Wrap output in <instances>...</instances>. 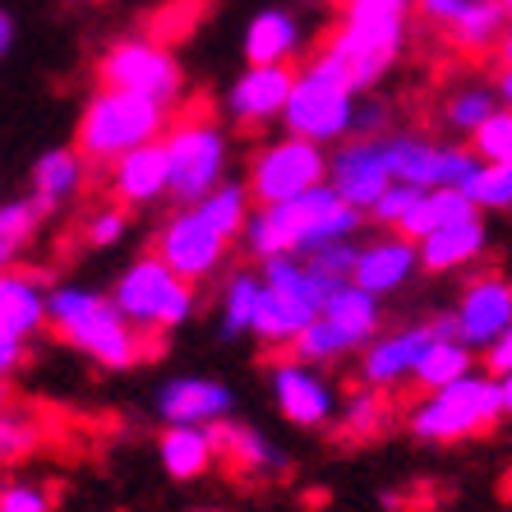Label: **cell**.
Masks as SVG:
<instances>
[{"label": "cell", "mask_w": 512, "mask_h": 512, "mask_svg": "<svg viewBox=\"0 0 512 512\" xmlns=\"http://www.w3.org/2000/svg\"><path fill=\"white\" fill-rule=\"evenodd\" d=\"M42 217L47 213L37 208L33 194L28 199H0V273L19 268V259L33 250L37 231H42Z\"/></svg>", "instance_id": "cell-33"}, {"label": "cell", "mask_w": 512, "mask_h": 512, "mask_svg": "<svg viewBox=\"0 0 512 512\" xmlns=\"http://www.w3.org/2000/svg\"><path fill=\"white\" fill-rule=\"evenodd\" d=\"M439 333H453V314H439V319L425 323H406L393 333H379L365 351H360V383H374V388H406L416 383V370L425 360L429 342Z\"/></svg>", "instance_id": "cell-15"}, {"label": "cell", "mask_w": 512, "mask_h": 512, "mask_svg": "<svg viewBox=\"0 0 512 512\" xmlns=\"http://www.w3.org/2000/svg\"><path fill=\"white\" fill-rule=\"evenodd\" d=\"M476 199L480 213H512V162H485L471 171V180L462 185Z\"/></svg>", "instance_id": "cell-37"}, {"label": "cell", "mask_w": 512, "mask_h": 512, "mask_svg": "<svg viewBox=\"0 0 512 512\" xmlns=\"http://www.w3.org/2000/svg\"><path fill=\"white\" fill-rule=\"evenodd\" d=\"M360 97L365 93L351 79H342L328 60L310 56L305 65H296V84H291V97H286L282 130L314 139L323 148H337L342 139L356 134Z\"/></svg>", "instance_id": "cell-6"}, {"label": "cell", "mask_w": 512, "mask_h": 512, "mask_svg": "<svg viewBox=\"0 0 512 512\" xmlns=\"http://www.w3.org/2000/svg\"><path fill=\"white\" fill-rule=\"evenodd\" d=\"M28 360V337H5L0 333V383H10L14 374L24 370Z\"/></svg>", "instance_id": "cell-45"}, {"label": "cell", "mask_w": 512, "mask_h": 512, "mask_svg": "<svg viewBox=\"0 0 512 512\" xmlns=\"http://www.w3.org/2000/svg\"><path fill=\"white\" fill-rule=\"evenodd\" d=\"M494 60L499 65H512V24L503 28V37H499V47H494Z\"/></svg>", "instance_id": "cell-49"}, {"label": "cell", "mask_w": 512, "mask_h": 512, "mask_svg": "<svg viewBox=\"0 0 512 512\" xmlns=\"http://www.w3.org/2000/svg\"><path fill=\"white\" fill-rule=\"evenodd\" d=\"M512 328V282L499 273L471 277L453 310V333L476 351H489Z\"/></svg>", "instance_id": "cell-18"}, {"label": "cell", "mask_w": 512, "mask_h": 512, "mask_svg": "<svg viewBox=\"0 0 512 512\" xmlns=\"http://www.w3.org/2000/svg\"><path fill=\"white\" fill-rule=\"evenodd\" d=\"M227 250H231V240L222 236L194 203H180V213H171L153 240L157 259H167L171 268H176L180 277H190V282H208V277L222 273Z\"/></svg>", "instance_id": "cell-13"}, {"label": "cell", "mask_w": 512, "mask_h": 512, "mask_svg": "<svg viewBox=\"0 0 512 512\" xmlns=\"http://www.w3.org/2000/svg\"><path fill=\"white\" fill-rule=\"evenodd\" d=\"M130 236V208L111 199L107 208H97L84 222V245L88 250H116L120 240Z\"/></svg>", "instance_id": "cell-39"}, {"label": "cell", "mask_w": 512, "mask_h": 512, "mask_svg": "<svg viewBox=\"0 0 512 512\" xmlns=\"http://www.w3.org/2000/svg\"><path fill=\"white\" fill-rule=\"evenodd\" d=\"M476 199L462 190V185H443V190H420V199L411 203V213L402 222V236L420 240L429 231L448 227V222H462V217H476Z\"/></svg>", "instance_id": "cell-31"}, {"label": "cell", "mask_w": 512, "mask_h": 512, "mask_svg": "<svg viewBox=\"0 0 512 512\" xmlns=\"http://www.w3.org/2000/svg\"><path fill=\"white\" fill-rule=\"evenodd\" d=\"M194 208H199V213L208 217L227 240H240L245 227H250V213H254V190H250V180H231L227 176L217 190L203 194Z\"/></svg>", "instance_id": "cell-34"}, {"label": "cell", "mask_w": 512, "mask_h": 512, "mask_svg": "<svg viewBox=\"0 0 512 512\" xmlns=\"http://www.w3.org/2000/svg\"><path fill=\"white\" fill-rule=\"evenodd\" d=\"M508 24L512 19H508V5H503V0H476L443 37H448V47H453L457 56H485V51L499 47V37Z\"/></svg>", "instance_id": "cell-32"}, {"label": "cell", "mask_w": 512, "mask_h": 512, "mask_svg": "<svg viewBox=\"0 0 512 512\" xmlns=\"http://www.w3.org/2000/svg\"><path fill=\"white\" fill-rule=\"evenodd\" d=\"M416 273H420V245L411 236H402V231H388V236H374L360 245L351 282H360L374 296H393Z\"/></svg>", "instance_id": "cell-21"}, {"label": "cell", "mask_w": 512, "mask_h": 512, "mask_svg": "<svg viewBox=\"0 0 512 512\" xmlns=\"http://www.w3.org/2000/svg\"><path fill=\"white\" fill-rule=\"evenodd\" d=\"M499 388H503V411H508V420H512V370L499 374Z\"/></svg>", "instance_id": "cell-50"}, {"label": "cell", "mask_w": 512, "mask_h": 512, "mask_svg": "<svg viewBox=\"0 0 512 512\" xmlns=\"http://www.w3.org/2000/svg\"><path fill=\"white\" fill-rule=\"evenodd\" d=\"M494 88H499V102H503V107H512V65H499V74H494Z\"/></svg>", "instance_id": "cell-48"}, {"label": "cell", "mask_w": 512, "mask_h": 512, "mask_svg": "<svg viewBox=\"0 0 512 512\" xmlns=\"http://www.w3.org/2000/svg\"><path fill=\"white\" fill-rule=\"evenodd\" d=\"M499 107H503V102H499V88L485 84V79L476 74V79H457V84L443 93L439 120H443V125H448L453 134H466V139H471V134H476L480 125H485V120L494 116Z\"/></svg>", "instance_id": "cell-29"}, {"label": "cell", "mask_w": 512, "mask_h": 512, "mask_svg": "<svg viewBox=\"0 0 512 512\" xmlns=\"http://www.w3.org/2000/svg\"><path fill=\"white\" fill-rule=\"evenodd\" d=\"M310 47V33H305V19L296 10H282V5H268L245 24V60H259V65H296Z\"/></svg>", "instance_id": "cell-22"}, {"label": "cell", "mask_w": 512, "mask_h": 512, "mask_svg": "<svg viewBox=\"0 0 512 512\" xmlns=\"http://www.w3.org/2000/svg\"><path fill=\"white\" fill-rule=\"evenodd\" d=\"M259 291H263V277L254 273V268H245V273H231V277H227L222 296H217V319H222V333H227V337L254 333Z\"/></svg>", "instance_id": "cell-36"}, {"label": "cell", "mask_w": 512, "mask_h": 512, "mask_svg": "<svg viewBox=\"0 0 512 512\" xmlns=\"http://www.w3.org/2000/svg\"><path fill=\"white\" fill-rule=\"evenodd\" d=\"M388 167L393 180L406 185H420V190H443V185H466L471 171L480 167V153L466 148V143H443L429 139V134H411V130H388Z\"/></svg>", "instance_id": "cell-12"}, {"label": "cell", "mask_w": 512, "mask_h": 512, "mask_svg": "<svg viewBox=\"0 0 512 512\" xmlns=\"http://www.w3.org/2000/svg\"><path fill=\"white\" fill-rule=\"evenodd\" d=\"M153 411L162 416V425H217L236 411V393L208 374H176L157 388Z\"/></svg>", "instance_id": "cell-19"}, {"label": "cell", "mask_w": 512, "mask_h": 512, "mask_svg": "<svg viewBox=\"0 0 512 512\" xmlns=\"http://www.w3.org/2000/svg\"><path fill=\"white\" fill-rule=\"evenodd\" d=\"M171 162V199L199 203L208 190H217L231 171V134L208 111H190L167 125L162 134Z\"/></svg>", "instance_id": "cell-9"}, {"label": "cell", "mask_w": 512, "mask_h": 512, "mask_svg": "<svg viewBox=\"0 0 512 512\" xmlns=\"http://www.w3.org/2000/svg\"><path fill=\"white\" fill-rule=\"evenodd\" d=\"M222 457L213 425H167L157 439V462L171 480H199Z\"/></svg>", "instance_id": "cell-26"}, {"label": "cell", "mask_w": 512, "mask_h": 512, "mask_svg": "<svg viewBox=\"0 0 512 512\" xmlns=\"http://www.w3.org/2000/svg\"><path fill=\"white\" fill-rule=\"evenodd\" d=\"M291 84H296V65H259V60H245V70L231 79L222 107H227V116L236 120V125L259 130V125L282 120Z\"/></svg>", "instance_id": "cell-17"}, {"label": "cell", "mask_w": 512, "mask_h": 512, "mask_svg": "<svg viewBox=\"0 0 512 512\" xmlns=\"http://www.w3.org/2000/svg\"><path fill=\"white\" fill-rule=\"evenodd\" d=\"M388 116H393V107L379 97V88L365 93L360 97V111H356V134H388Z\"/></svg>", "instance_id": "cell-44"}, {"label": "cell", "mask_w": 512, "mask_h": 512, "mask_svg": "<svg viewBox=\"0 0 512 512\" xmlns=\"http://www.w3.org/2000/svg\"><path fill=\"white\" fill-rule=\"evenodd\" d=\"M388 425H393V402H388V388H374V383L351 388L342 411H337V429L351 443L379 439V434H388Z\"/></svg>", "instance_id": "cell-30"}, {"label": "cell", "mask_w": 512, "mask_h": 512, "mask_svg": "<svg viewBox=\"0 0 512 512\" xmlns=\"http://www.w3.org/2000/svg\"><path fill=\"white\" fill-rule=\"evenodd\" d=\"M37 443H42V425L28 411H14V406L0 402V466H14V462H24V457H33Z\"/></svg>", "instance_id": "cell-38"}, {"label": "cell", "mask_w": 512, "mask_h": 512, "mask_svg": "<svg viewBox=\"0 0 512 512\" xmlns=\"http://www.w3.org/2000/svg\"><path fill=\"white\" fill-rule=\"evenodd\" d=\"M167 125H171V107H162V102H153V97H143V93H130V88L97 84V93L79 111L74 143H79V153L88 162L107 167L120 153L162 139Z\"/></svg>", "instance_id": "cell-5"}, {"label": "cell", "mask_w": 512, "mask_h": 512, "mask_svg": "<svg viewBox=\"0 0 512 512\" xmlns=\"http://www.w3.org/2000/svg\"><path fill=\"white\" fill-rule=\"evenodd\" d=\"M107 190L125 208H153L157 199L171 194V162H167V143L153 139L143 148L120 153L116 162H107Z\"/></svg>", "instance_id": "cell-20"}, {"label": "cell", "mask_w": 512, "mask_h": 512, "mask_svg": "<svg viewBox=\"0 0 512 512\" xmlns=\"http://www.w3.org/2000/svg\"><path fill=\"white\" fill-rule=\"evenodd\" d=\"M245 180H250V190H254V203L296 199V194L314 190V185H328V148L282 130L277 139L259 143Z\"/></svg>", "instance_id": "cell-11"}, {"label": "cell", "mask_w": 512, "mask_h": 512, "mask_svg": "<svg viewBox=\"0 0 512 512\" xmlns=\"http://www.w3.org/2000/svg\"><path fill=\"white\" fill-rule=\"evenodd\" d=\"M508 489H512V471H508Z\"/></svg>", "instance_id": "cell-53"}, {"label": "cell", "mask_w": 512, "mask_h": 512, "mask_svg": "<svg viewBox=\"0 0 512 512\" xmlns=\"http://www.w3.org/2000/svg\"><path fill=\"white\" fill-rule=\"evenodd\" d=\"M111 300H116L120 314H125L134 328L162 337V333H176L180 323L194 314V305H199V282L180 277L167 259L143 254V259H134L130 268L116 277Z\"/></svg>", "instance_id": "cell-8"}, {"label": "cell", "mask_w": 512, "mask_h": 512, "mask_svg": "<svg viewBox=\"0 0 512 512\" xmlns=\"http://www.w3.org/2000/svg\"><path fill=\"white\" fill-rule=\"evenodd\" d=\"M14 42H19V28H14V14L0 5V60L14 51Z\"/></svg>", "instance_id": "cell-47"}, {"label": "cell", "mask_w": 512, "mask_h": 512, "mask_svg": "<svg viewBox=\"0 0 512 512\" xmlns=\"http://www.w3.org/2000/svg\"><path fill=\"white\" fill-rule=\"evenodd\" d=\"M416 199H420V185L393 180V185L370 203V222L374 227H388V231H402V222H406V213H411V203Z\"/></svg>", "instance_id": "cell-41"}, {"label": "cell", "mask_w": 512, "mask_h": 512, "mask_svg": "<svg viewBox=\"0 0 512 512\" xmlns=\"http://www.w3.org/2000/svg\"><path fill=\"white\" fill-rule=\"evenodd\" d=\"M337 10L333 33L314 56L328 60L360 93H374L411 42L416 0H342Z\"/></svg>", "instance_id": "cell-1"}, {"label": "cell", "mask_w": 512, "mask_h": 512, "mask_svg": "<svg viewBox=\"0 0 512 512\" xmlns=\"http://www.w3.org/2000/svg\"><path fill=\"white\" fill-rule=\"evenodd\" d=\"M88 185V157L79 153V143H60V148H47V153L33 162L28 171V190H33L37 208L42 213H60V208H70Z\"/></svg>", "instance_id": "cell-23"}, {"label": "cell", "mask_w": 512, "mask_h": 512, "mask_svg": "<svg viewBox=\"0 0 512 512\" xmlns=\"http://www.w3.org/2000/svg\"><path fill=\"white\" fill-rule=\"evenodd\" d=\"M471 370H476V346H466L457 333H439L429 342L425 360H420L416 383H420V393H425V388H443V383L462 379Z\"/></svg>", "instance_id": "cell-35"}, {"label": "cell", "mask_w": 512, "mask_h": 512, "mask_svg": "<svg viewBox=\"0 0 512 512\" xmlns=\"http://www.w3.org/2000/svg\"><path fill=\"white\" fill-rule=\"evenodd\" d=\"M499 420H508L499 374H480V370L443 383V388H425V397L406 411V429L429 448H448V443L489 434Z\"/></svg>", "instance_id": "cell-4"}, {"label": "cell", "mask_w": 512, "mask_h": 512, "mask_svg": "<svg viewBox=\"0 0 512 512\" xmlns=\"http://www.w3.org/2000/svg\"><path fill=\"white\" fill-rule=\"evenodd\" d=\"M471 148H476L485 162H512V107L494 111V116L471 134Z\"/></svg>", "instance_id": "cell-40"}, {"label": "cell", "mask_w": 512, "mask_h": 512, "mask_svg": "<svg viewBox=\"0 0 512 512\" xmlns=\"http://www.w3.org/2000/svg\"><path fill=\"white\" fill-rule=\"evenodd\" d=\"M485 370H489V374H508V370H512V328L485 351Z\"/></svg>", "instance_id": "cell-46"}, {"label": "cell", "mask_w": 512, "mask_h": 512, "mask_svg": "<svg viewBox=\"0 0 512 512\" xmlns=\"http://www.w3.org/2000/svg\"><path fill=\"white\" fill-rule=\"evenodd\" d=\"M476 0H416V19L425 28H439V33H448V28L462 19L466 10H471Z\"/></svg>", "instance_id": "cell-43"}, {"label": "cell", "mask_w": 512, "mask_h": 512, "mask_svg": "<svg viewBox=\"0 0 512 512\" xmlns=\"http://www.w3.org/2000/svg\"><path fill=\"white\" fill-rule=\"evenodd\" d=\"M420 245V268L425 273H457V268H471V263L485 259L489 250V227L485 217H462V222H448V227L429 231L416 240Z\"/></svg>", "instance_id": "cell-25"}, {"label": "cell", "mask_w": 512, "mask_h": 512, "mask_svg": "<svg viewBox=\"0 0 512 512\" xmlns=\"http://www.w3.org/2000/svg\"><path fill=\"white\" fill-rule=\"evenodd\" d=\"M47 328L65 346L84 351L93 365L102 370H134L153 356L157 346L148 342L153 333L134 328L120 305L111 300V291H97L84 282H60L47 296Z\"/></svg>", "instance_id": "cell-3"}, {"label": "cell", "mask_w": 512, "mask_h": 512, "mask_svg": "<svg viewBox=\"0 0 512 512\" xmlns=\"http://www.w3.org/2000/svg\"><path fill=\"white\" fill-rule=\"evenodd\" d=\"M319 314V305L305 296H291V291H282V286H268L263 282L259 291V314H254V337L268 346H291L305 328H310V319Z\"/></svg>", "instance_id": "cell-28"}, {"label": "cell", "mask_w": 512, "mask_h": 512, "mask_svg": "<svg viewBox=\"0 0 512 512\" xmlns=\"http://www.w3.org/2000/svg\"><path fill=\"white\" fill-rule=\"evenodd\" d=\"M383 333V296L365 291L360 282H342L319 305L310 328L291 342V356L310 365H337L346 356H360Z\"/></svg>", "instance_id": "cell-7"}, {"label": "cell", "mask_w": 512, "mask_h": 512, "mask_svg": "<svg viewBox=\"0 0 512 512\" xmlns=\"http://www.w3.org/2000/svg\"><path fill=\"white\" fill-rule=\"evenodd\" d=\"M503 5H508V19H512V0H503Z\"/></svg>", "instance_id": "cell-51"}, {"label": "cell", "mask_w": 512, "mask_h": 512, "mask_svg": "<svg viewBox=\"0 0 512 512\" xmlns=\"http://www.w3.org/2000/svg\"><path fill=\"white\" fill-rule=\"evenodd\" d=\"M185 5H203V0H185Z\"/></svg>", "instance_id": "cell-52"}, {"label": "cell", "mask_w": 512, "mask_h": 512, "mask_svg": "<svg viewBox=\"0 0 512 512\" xmlns=\"http://www.w3.org/2000/svg\"><path fill=\"white\" fill-rule=\"evenodd\" d=\"M56 494L42 480H0V512H51Z\"/></svg>", "instance_id": "cell-42"}, {"label": "cell", "mask_w": 512, "mask_h": 512, "mask_svg": "<svg viewBox=\"0 0 512 512\" xmlns=\"http://www.w3.org/2000/svg\"><path fill=\"white\" fill-rule=\"evenodd\" d=\"M268 393H273V406L282 411V420H291L296 429L337 425V411H342V397H337L333 379H323V365H310L300 356L273 360Z\"/></svg>", "instance_id": "cell-14"}, {"label": "cell", "mask_w": 512, "mask_h": 512, "mask_svg": "<svg viewBox=\"0 0 512 512\" xmlns=\"http://www.w3.org/2000/svg\"><path fill=\"white\" fill-rule=\"evenodd\" d=\"M333 5H342V0H333Z\"/></svg>", "instance_id": "cell-54"}, {"label": "cell", "mask_w": 512, "mask_h": 512, "mask_svg": "<svg viewBox=\"0 0 512 512\" xmlns=\"http://www.w3.org/2000/svg\"><path fill=\"white\" fill-rule=\"evenodd\" d=\"M217 448H222V462H231L240 471V476H250V480H277L291 471V457L277 448L263 429L245 425V420L227 416V420H217Z\"/></svg>", "instance_id": "cell-24"}, {"label": "cell", "mask_w": 512, "mask_h": 512, "mask_svg": "<svg viewBox=\"0 0 512 512\" xmlns=\"http://www.w3.org/2000/svg\"><path fill=\"white\" fill-rule=\"evenodd\" d=\"M328 180L337 185L342 199L370 213V203L393 185V167H388V143L383 134H351L328 153Z\"/></svg>", "instance_id": "cell-16"}, {"label": "cell", "mask_w": 512, "mask_h": 512, "mask_svg": "<svg viewBox=\"0 0 512 512\" xmlns=\"http://www.w3.org/2000/svg\"><path fill=\"white\" fill-rule=\"evenodd\" d=\"M47 296H51V286L42 277L5 268L0 273V333L33 337L37 328H47Z\"/></svg>", "instance_id": "cell-27"}, {"label": "cell", "mask_w": 512, "mask_h": 512, "mask_svg": "<svg viewBox=\"0 0 512 512\" xmlns=\"http://www.w3.org/2000/svg\"><path fill=\"white\" fill-rule=\"evenodd\" d=\"M97 84L111 88H130V93H143L162 102V107H180L185 97V70L171 47L153 42V37H116L102 56H97Z\"/></svg>", "instance_id": "cell-10"}, {"label": "cell", "mask_w": 512, "mask_h": 512, "mask_svg": "<svg viewBox=\"0 0 512 512\" xmlns=\"http://www.w3.org/2000/svg\"><path fill=\"white\" fill-rule=\"evenodd\" d=\"M365 208H356L351 199L337 194V185H314V190L296 194V199H277V203H254L250 227H245V250L254 259L268 254H300L310 259L314 250L333 245V240H356L365 227Z\"/></svg>", "instance_id": "cell-2"}]
</instances>
